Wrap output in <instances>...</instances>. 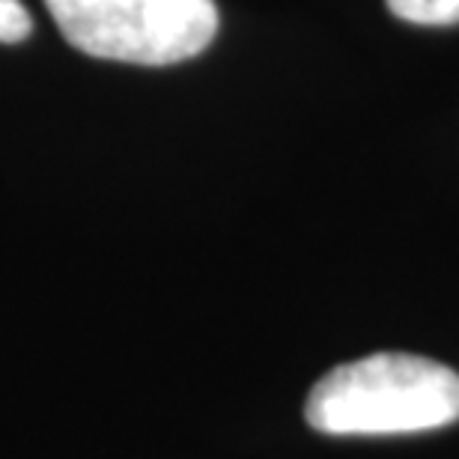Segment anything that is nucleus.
Wrapping results in <instances>:
<instances>
[{"label": "nucleus", "instance_id": "nucleus-2", "mask_svg": "<svg viewBox=\"0 0 459 459\" xmlns=\"http://www.w3.org/2000/svg\"><path fill=\"white\" fill-rule=\"evenodd\" d=\"M63 39L99 60L170 66L218 33L215 0H45Z\"/></svg>", "mask_w": 459, "mask_h": 459}, {"label": "nucleus", "instance_id": "nucleus-1", "mask_svg": "<svg viewBox=\"0 0 459 459\" xmlns=\"http://www.w3.org/2000/svg\"><path fill=\"white\" fill-rule=\"evenodd\" d=\"M305 418L325 436H406L459 420V373L406 352H376L325 373Z\"/></svg>", "mask_w": 459, "mask_h": 459}, {"label": "nucleus", "instance_id": "nucleus-4", "mask_svg": "<svg viewBox=\"0 0 459 459\" xmlns=\"http://www.w3.org/2000/svg\"><path fill=\"white\" fill-rule=\"evenodd\" d=\"M33 30V18L22 0H0V42H24Z\"/></svg>", "mask_w": 459, "mask_h": 459}, {"label": "nucleus", "instance_id": "nucleus-3", "mask_svg": "<svg viewBox=\"0 0 459 459\" xmlns=\"http://www.w3.org/2000/svg\"><path fill=\"white\" fill-rule=\"evenodd\" d=\"M388 9L411 24H459V0H388Z\"/></svg>", "mask_w": 459, "mask_h": 459}]
</instances>
